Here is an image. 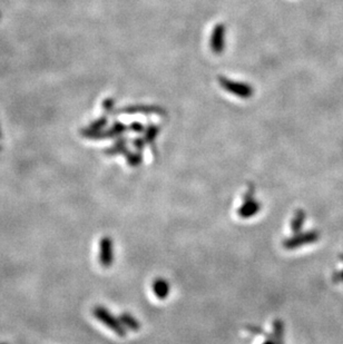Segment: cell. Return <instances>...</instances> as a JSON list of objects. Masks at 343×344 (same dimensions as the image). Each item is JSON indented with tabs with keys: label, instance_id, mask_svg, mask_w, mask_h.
Instances as JSON below:
<instances>
[{
	"label": "cell",
	"instance_id": "obj_17",
	"mask_svg": "<svg viewBox=\"0 0 343 344\" xmlns=\"http://www.w3.org/2000/svg\"><path fill=\"white\" fill-rule=\"evenodd\" d=\"M103 108L105 111L106 114H113L114 113L115 108V101L113 98H106L105 101L103 102Z\"/></svg>",
	"mask_w": 343,
	"mask_h": 344
},
{
	"label": "cell",
	"instance_id": "obj_4",
	"mask_svg": "<svg viewBox=\"0 0 343 344\" xmlns=\"http://www.w3.org/2000/svg\"><path fill=\"white\" fill-rule=\"evenodd\" d=\"M98 260L104 269L111 268L114 262V243L110 236H104L99 241Z\"/></svg>",
	"mask_w": 343,
	"mask_h": 344
},
{
	"label": "cell",
	"instance_id": "obj_7",
	"mask_svg": "<svg viewBox=\"0 0 343 344\" xmlns=\"http://www.w3.org/2000/svg\"><path fill=\"white\" fill-rule=\"evenodd\" d=\"M261 204L257 202L255 198H252L249 201H244L243 204L238 207L237 210V215L241 217V219H251V217L255 216L257 213L261 210Z\"/></svg>",
	"mask_w": 343,
	"mask_h": 344
},
{
	"label": "cell",
	"instance_id": "obj_2",
	"mask_svg": "<svg viewBox=\"0 0 343 344\" xmlns=\"http://www.w3.org/2000/svg\"><path fill=\"white\" fill-rule=\"evenodd\" d=\"M219 83L224 90H227L229 94L235 95L236 97L243 99H249L254 95V89L252 86L245 83H240V81H234L227 78L224 76L219 77Z\"/></svg>",
	"mask_w": 343,
	"mask_h": 344
},
{
	"label": "cell",
	"instance_id": "obj_22",
	"mask_svg": "<svg viewBox=\"0 0 343 344\" xmlns=\"http://www.w3.org/2000/svg\"><path fill=\"white\" fill-rule=\"evenodd\" d=\"M262 344H275V343L273 341V339H268V340L264 341Z\"/></svg>",
	"mask_w": 343,
	"mask_h": 344
},
{
	"label": "cell",
	"instance_id": "obj_23",
	"mask_svg": "<svg viewBox=\"0 0 343 344\" xmlns=\"http://www.w3.org/2000/svg\"><path fill=\"white\" fill-rule=\"evenodd\" d=\"M0 137H1V132H0Z\"/></svg>",
	"mask_w": 343,
	"mask_h": 344
},
{
	"label": "cell",
	"instance_id": "obj_18",
	"mask_svg": "<svg viewBox=\"0 0 343 344\" xmlns=\"http://www.w3.org/2000/svg\"><path fill=\"white\" fill-rule=\"evenodd\" d=\"M133 145H134V147H135V149H136V151L142 152L144 147H145L146 142H145V139H144V137H137L133 140Z\"/></svg>",
	"mask_w": 343,
	"mask_h": 344
},
{
	"label": "cell",
	"instance_id": "obj_13",
	"mask_svg": "<svg viewBox=\"0 0 343 344\" xmlns=\"http://www.w3.org/2000/svg\"><path fill=\"white\" fill-rule=\"evenodd\" d=\"M305 220V212L303 210H296L294 213V216L292 217L291 221V229L294 234L300 233L302 229V226L304 224Z\"/></svg>",
	"mask_w": 343,
	"mask_h": 344
},
{
	"label": "cell",
	"instance_id": "obj_24",
	"mask_svg": "<svg viewBox=\"0 0 343 344\" xmlns=\"http://www.w3.org/2000/svg\"><path fill=\"white\" fill-rule=\"evenodd\" d=\"M0 344H7V343H0Z\"/></svg>",
	"mask_w": 343,
	"mask_h": 344
},
{
	"label": "cell",
	"instance_id": "obj_21",
	"mask_svg": "<svg viewBox=\"0 0 343 344\" xmlns=\"http://www.w3.org/2000/svg\"><path fill=\"white\" fill-rule=\"evenodd\" d=\"M246 330L253 334H263L264 333L263 330H261L259 327H251V325H247Z\"/></svg>",
	"mask_w": 343,
	"mask_h": 344
},
{
	"label": "cell",
	"instance_id": "obj_6",
	"mask_svg": "<svg viewBox=\"0 0 343 344\" xmlns=\"http://www.w3.org/2000/svg\"><path fill=\"white\" fill-rule=\"evenodd\" d=\"M225 26L224 24H218L215 27L213 31H212L211 36V49L213 52L214 55H222L224 52L225 43Z\"/></svg>",
	"mask_w": 343,
	"mask_h": 344
},
{
	"label": "cell",
	"instance_id": "obj_3",
	"mask_svg": "<svg viewBox=\"0 0 343 344\" xmlns=\"http://www.w3.org/2000/svg\"><path fill=\"white\" fill-rule=\"evenodd\" d=\"M318 238L319 233L314 232V230L306 233H297L293 235L292 237L284 239L282 245L286 250H296V248H300L301 246L308 245V244L318 241Z\"/></svg>",
	"mask_w": 343,
	"mask_h": 344
},
{
	"label": "cell",
	"instance_id": "obj_16",
	"mask_svg": "<svg viewBox=\"0 0 343 344\" xmlns=\"http://www.w3.org/2000/svg\"><path fill=\"white\" fill-rule=\"evenodd\" d=\"M126 129H127V127H126L123 123H120V121H115L114 125L110 128L112 138L121 136V135L126 132Z\"/></svg>",
	"mask_w": 343,
	"mask_h": 344
},
{
	"label": "cell",
	"instance_id": "obj_9",
	"mask_svg": "<svg viewBox=\"0 0 343 344\" xmlns=\"http://www.w3.org/2000/svg\"><path fill=\"white\" fill-rule=\"evenodd\" d=\"M129 151L127 149V139L124 137H119L114 143V145L105 149V154L110 156L114 155H126Z\"/></svg>",
	"mask_w": 343,
	"mask_h": 344
},
{
	"label": "cell",
	"instance_id": "obj_11",
	"mask_svg": "<svg viewBox=\"0 0 343 344\" xmlns=\"http://www.w3.org/2000/svg\"><path fill=\"white\" fill-rule=\"evenodd\" d=\"M119 320L121 324L124 325L125 329H128L129 331L133 332H137L141 330V323L138 322V320H136L134 318V316L127 313V312H124V313H121L119 316Z\"/></svg>",
	"mask_w": 343,
	"mask_h": 344
},
{
	"label": "cell",
	"instance_id": "obj_10",
	"mask_svg": "<svg viewBox=\"0 0 343 344\" xmlns=\"http://www.w3.org/2000/svg\"><path fill=\"white\" fill-rule=\"evenodd\" d=\"M160 127L155 124H150L145 128V132H144V139H145L146 144L151 145L153 153H156V146H155V139L157 138L160 134Z\"/></svg>",
	"mask_w": 343,
	"mask_h": 344
},
{
	"label": "cell",
	"instance_id": "obj_14",
	"mask_svg": "<svg viewBox=\"0 0 343 344\" xmlns=\"http://www.w3.org/2000/svg\"><path fill=\"white\" fill-rule=\"evenodd\" d=\"M125 156L126 161H127V164L132 167H137L143 163L142 152H128Z\"/></svg>",
	"mask_w": 343,
	"mask_h": 344
},
{
	"label": "cell",
	"instance_id": "obj_19",
	"mask_svg": "<svg viewBox=\"0 0 343 344\" xmlns=\"http://www.w3.org/2000/svg\"><path fill=\"white\" fill-rule=\"evenodd\" d=\"M129 129L132 130L133 133H137V134H141V133L145 132V127H144L141 123H137V121H134V123L130 124Z\"/></svg>",
	"mask_w": 343,
	"mask_h": 344
},
{
	"label": "cell",
	"instance_id": "obj_12",
	"mask_svg": "<svg viewBox=\"0 0 343 344\" xmlns=\"http://www.w3.org/2000/svg\"><path fill=\"white\" fill-rule=\"evenodd\" d=\"M272 337L275 344H284V323L282 320L277 319L273 321Z\"/></svg>",
	"mask_w": 343,
	"mask_h": 344
},
{
	"label": "cell",
	"instance_id": "obj_15",
	"mask_svg": "<svg viewBox=\"0 0 343 344\" xmlns=\"http://www.w3.org/2000/svg\"><path fill=\"white\" fill-rule=\"evenodd\" d=\"M107 123H108L107 117L102 116L99 117V118L92 121V124H90L87 128L90 130H94V132H98V130H103L104 128H105Z\"/></svg>",
	"mask_w": 343,
	"mask_h": 344
},
{
	"label": "cell",
	"instance_id": "obj_5",
	"mask_svg": "<svg viewBox=\"0 0 343 344\" xmlns=\"http://www.w3.org/2000/svg\"><path fill=\"white\" fill-rule=\"evenodd\" d=\"M118 114L126 115H135V114H144V115H159L165 116L166 112L160 106H147V105H133L126 106L117 111Z\"/></svg>",
	"mask_w": 343,
	"mask_h": 344
},
{
	"label": "cell",
	"instance_id": "obj_20",
	"mask_svg": "<svg viewBox=\"0 0 343 344\" xmlns=\"http://www.w3.org/2000/svg\"><path fill=\"white\" fill-rule=\"evenodd\" d=\"M254 192H255V187L253 186V185H250L249 188H247V191L244 194V196H243V200L249 201V200H252V198H254Z\"/></svg>",
	"mask_w": 343,
	"mask_h": 344
},
{
	"label": "cell",
	"instance_id": "obj_1",
	"mask_svg": "<svg viewBox=\"0 0 343 344\" xmlns=\"http://www.w3.org/2000/svg\"><path fill=\"white\" fill-rule=\"evenodd\" d=\"M93 314L95 318L99 321V322H102L104 325H106V327L110 330H112L116 336H118L120 338H124L126 336V329L124 328V325L121 324L120 320L113 315L111 312L106 309V307H104L102 305L95 306L93 309Z\"/></svg>",
	"mask_w": 343,
	"mask_h": 344
},
{
	"label": "cell",
	"instance_id": "obj_25",
	"mask_svg": "<svg viewBox=\"0 0 343 344\" xmlns=\"http://www.w3.org/2000/svg\"><path fill=\"white\" fill-rule=\"evenodd\" d=\"M0 17H1V13H0Z\"/></svg>",
	"mask_w": 343,
	"mask_h": 344
},
{
	"label": "cell",
	"instance_id": "obj_8",
	"mask_svg": "<svg viewBox=\"0 0 343 344\" xmlns=\"http://www.w3.org/2000/svg\"><path fill=\"white\" fill-rule=\"evenodd\" d=\"M152 289H153V293L155 294V296L157 298H160V300H165V298L170 295L171 287L168 281H166L165 279L159 278L153 281Z\"/></svg>",
	"mask_w": 343,
	"mask_h": 344
}]
</instances>
